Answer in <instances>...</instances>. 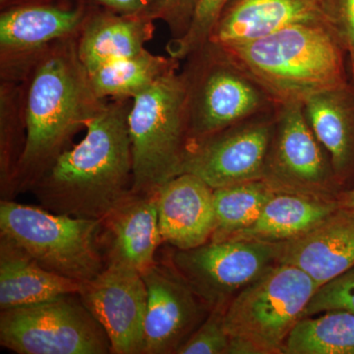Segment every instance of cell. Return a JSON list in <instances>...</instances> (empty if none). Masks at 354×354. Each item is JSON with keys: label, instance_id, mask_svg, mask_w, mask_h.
Segmentation results:
<instances>
[{"label": "cell", "instance_id": "obj_30", "mask_svg": "<svg viewBox=\"0 0 354 354\" xmlns=\"http://www.w3.org/2000/svg\"><path fill=\"white\" fill-rule=\"evenodd\" d=\"M328 22L354 66V0H322Z\"/></svg>", "mask_w": 354, "mask_h": 354}, {"label": "cell", "instance_id": "obj_19", "mask_svg": "<svg viewBox=\"0 0 354 354\" xmlns=\"http://www.w3.org/2000/svg\"><path fill=\"white\" fill-rule=\"evenodd\" d=\"M155 22L151 16L118 13L99 6L77 39L81 62L91 73L145 50L155 35Z\"/></svg>", "mask_w": 354, "mask_h": 354}, {"label": "cell", "instance_id": "obj_1", "mask_svg": "<svg viewBox=\"0 0 354 354\" xmlns=\"http://www.w3.org/2000/svg\"><path fill=\"white\" fill-rule=\"evenodd\" d=\"M27 141L14 183V197L32 189L74 137L106 108L77 51V39L44 48L21 82Z\"/></svg>", "mask_w": 354, "mask_h": 354}, {"label": "cell", "instance_id": "obj_34", "mask_svg": "<svg viewBox=\"0 0 354 354\" xmlns=\"http://www.w3.org/2000/svg\"><path fill=\"white\" fill-rule=\"evenodd\" d=\"M9 1H11V0H0V6H6Z\"/></svg>", "mask_w": 354, "mask_h": 354}, {"label": "cell", "instance_id": "obj_4", "mask_svg": "<svg viewBox=\"0 0 354 354\" xmlns=\"http://www.w3.org/2000/svg\"><path fill=\"white\" fill-rule=\"evenodd\" d=\"M132 191L156 194L183 174L188 147L187 88L181 72L160 79L133 99L128 113Z\"/></svg>", "mask_w": 354, "mask_h": 354}, {"label": "cell", "instance_id": "obj_26", "mask_svg": "<svg viewBox=\"0 0 354 354\" xmlns=\"http://www.w3.org/2000/svg\"><path fill=\"white\" fill-rule=\"evenodd\" d=\"M277 190L264 179L214 190L216 227L209 241H225L257 220Z\"/></svg>", "mask_w": 354, "mask_h": 354}, {"label": "cell", "instance_id": "obj_24", "mask_svg": "<svg viewBox=\"0 0 354 354\" xmlns=\"http://www.w3.org/2000/svg\"><path fill=\"white\" fill-rule=\"evenodd\" d=\"M307 316L295 325L283 354H354V313L337 309Z\"/></svg>", "mask_w": 354, "mask_h": 354}, {"label": "cell", "instance_id": "obj_25", "mask_svg": "<svg viewBox=\"0 0 354 354\" xmlns=\"http://www.w3.org/2000/svg\"><path fill=\"white\" fill-rule=\"evenodd\" d=\"M27 141L21 83L0 81V191L12 200L14 183Z\"/></svg>", "mask_w": 354, "mask_h": 354}, {"label": "cell", "instance_id": "obj_8", "mask_svg": "<svg viewBox=\"0 0 354 354\" xmlns=\"http://www.w3.org/2000/svg\"><path fill=\"white\" fill-rule=\"evenodd\" d=\"M0 344L18 354H109L111 342L78 293L0 312Z\"/></svg>", "mask_w": 354, "mask_h": 354}, {"label": "cell", "instance_id": "obj_28", "mask_svg": "<svg viewBox=\"0 0 354 354\" xmlns=\"http://www.w3.org/2000/svg\"><path fill=\"white\" fill-rule=\"evenodd\" d=\"M225 309H213L188 337L178 354H227L230 337L223 323Z\"/></svg>", "mask_w": 354, "mask_h": 354}, {"label": "cell", "instance_id": "obj_10", "mask_svg": "<svg viewBox=\"0 0 354 354\" xmlns=\"http://www.w3.org/2000/svg\"><path fill=\"white\" fill-rule=\"evenodd\" d=\"M279 243L209 241L187 250L174 249L171 265L209 311L225 309L230 300L272 266Z\"/></svg>", "mask_w": 354, "mask_h": 354}, {"label": "cell", "instance_id": "obj_6", "mask_svg": "<svg viewBox=\"0 0 354 354\" xmlns=\"http://www.w3.org/2000/svg\"><path fill=\"white\" fill-rule=\"evenodd\" d=\"M0 235L15 242L44 269L78 283L92 281L108 266L102 220L1 200Z\"/></svg>", "mask_w": 354, "mask_h": 354}, {"label": "cell", "instance_id": "obj_22", "mask_svg": "<svg viewBox=\"0 0 354 354\" xmlns=\"http://www.w3.org/2000/svg\"><path fill=\"white\" fill-rule=\"evenodd\" d=\"M337 199L276 191L257 220L227 241L283 243L308 232L339 208Z\"/></svg>", "mask_w": 354, "mask_h": 354}, {"label": "cell", "instance_id": "obj_21", "mask_svg": "<svg viewBox=\"0 0 354 354\" xmlns=\"http://www.w3.org/2000/svg\"><path fill=\"white\" fill-rule=\"evenodd\" d=\"M82 285L44 269L15 242L0 235V310L75 295Z\"/></svg>", "mask_w": 354, "mask_h": 354}, {"label": "cell", "instance_id": "obj_33", "mask_svg": "<svg viewBox=\"0 0 354 354\" xmlns=\"http://www.w3.org/2000/svg\"><path fill=\"white\" fill-rule=\"evenodd\" d=\"M337 199L339 206L354 209V186L348 189L341 191Z\"/></svg>", "mask_w": 354, "mask_h": 354}, {"label": "cell", "instance_id": "obj_13", "mask_svg": "<svg viewBox=\"0 0 354 354\" xmlns=\"http://www.w3.org/2000/svg\"><path fill=\"white\" fill-rule=\"evenodd\" d=\"M78 295L106 330L111 353L144 354L147 288L138 271L109 263Z\"/></svg>", "mask_w": 354, "mask_h": 354}, {"label": "cell", "instance_id": "obj_3", "mask_svg": "<svg viewBox=\"0 0 354 354\" xmlns=\"http://www.w3.org/2000/svg\"><path fill=\"white\" fill-rule=\"evenodd\" d=\"M214 44L264 91L274 108L304 104L313 95L351 85L348 53L324 21L290 25L244 43Z\"/></svg>", "mask_w": 354, "mask_h": 354}, {"label": "cell", "instance_id": "obj_12", "mask_svg": "<svg viewBox=\"0 0 354 354\" xmlns=\"http://www.w3.org/2000/svg\"><path fill=\"white\" fill-rule=\"evenodd\" d=\"M252 118L188 147L183 174L214 189L264 178L276 116Z\"/></svg>", "mask_w": 354, "mask_h": 354}, {"label": "cell", "instance_id": "obj_20", "mask_svg": "<svg viewBox=\"0 0 354 354\" xmlns=\"http://www.w3.org/2000/svg\"><path fill=\"white\" fill-rule=\"evenodd\" d=\"M317 140L329 155L335 178L344 186L354 177V87L327 91L304 102Z\"/></svg>", "mask_w": 354, "mask_h": 354}, {"label": "cell", "instance_id": "obj_35", "mask_svg": "<svg viewBox=\"0 0 354 354\" xmlns=\"http://www.w3.org/2000/svg\"><path fill=\"white\" fill-rule=\"evenodd\" d=\"M351 76H353V86L354 87V66H351Z\"/></svg>", "mask_w": 354, "mask_h": 354}, {"label": "cell", "instance_id": "obj_14", "mask_svg": "<svg viewBox=\"0 0 354 354\" xmlns=\"http://www.w3.org/2000/svg\"><path fill=\"white\" fill-rule=\"evenodd\" d=\"M142 277L147 288L144 354L176 353L209 310L171 264L157 261Z\"/></svg>", "mask_w": 354, "mask_h": 354}, {"label": "cell", "instance_id": "obj_7", "mask_svg": "<svg viewBox=\"0 0 354 354\" xmlns=\"http://www.w3.org/2000/svg\"><path fill=\"white\" fill-rule=\"evenodd\" d=\"M186 60L181 73L187 88L189 146L274 106L264 91L211 41Z\"/></svg>", "mask_w": 354, "mask_h": 354}, {"label": "cell", "instance_id": "obj_29", "mask_svg": "<svg viewBox=\"0 0 354 354\" xmlns=\"http://www.w3.org/2000/svg\"><path fill=\"white\" fill-rule=\"evenodd\" d=\"M337 309L348 310L354 313V267L319 288L307 305L304 317Z\"/></svg>", "mask_w": 354, "mask_h": 354}, {"label": "cell", "instance_id": "obj_9", "mask_svg": "<svg viewBox=\"0 0 354 354\" xmlns=\"http://www.w3.org/2000/svg\"><path fill=\"white\" fill-rule=\"evenodd\" d=\"M99 6L95 0H11L0 6V81L22 82L44 48L78 39Z\"/></svg>", "mask_w": 354, "mask_h": 354}, {"label": "cell", "instance_id": "obj_23", "mask_svg": "<svg viewBox=\"0 0 354 354\" xmlns=\"http://www.w3.org/2000/svg\"><path fill=\"white\" fill-rule=\"evenodd\" d=\"M180 60L143 50L102 65L88 73L95 94L102 100L134 99L160 79L178 71Z\"/></svg>", "mask_w": 354, "mask_h": 354}, {"label": "cell", "instance_id": "obj_11", "mask_svg": "<svg viewBox=\"0 0 354 354\" xmlns=\"http://www.w3.org/2000/svg\"><path fill=\"white\" fill-rule=\"evenodd\" d=\"M276 127L264 180L274 190L337 199L332 162L309 127L304 104L277 106Z\"/></svg>", "mask_w": 354, "mask_h": 354}, {"label": "cell", "instance_id": "obj_16", "mask_svg": "<svg viewBox=\"0 0 354 354\" xmlns=\"http://www.w3.org/2000/svg\"><path fill=\"white\" fill-rule=\"evenodd\" d=\"M214 188L199 177L181 174L156 193L162 242L187 250L211 241L216 227Z\"/></svg>", "mask_w": 354, "mask_h": 354}, {"label": "cell", "instance_id": "obj_31", "mask_svg": "<svg viewBox=\"0 0 354 354\" xmlns=\"http://www.w3.org/2000/svg\"><path fill=\"white\" fill-rule=\"evenodd\" d=\"M197 2L198 0H162L156 19L167 24L171 39L180 38L189 28Z\"/></svg>", "mask_w": 354, "mask_h": 354}, {"label": "cell", "instance_id": "obj_32", "mask_svg": "<svg viewBox=\"0 0 354 354\" xmlns=\"http://www.w3.org/2000/svg\"><path fill=\"white\" fill-rule=\"evenodd\" d=\"M104 8L121 14L151 16L156 19L162 0H95Z\"/></svg>", "mask_w": 354, "mask_h": 354}, {"label": "cell", "instance_id": "obj_2", "mask_svg": "<svg viewBox=\"0 0 354 354\" xmlns=\"http://www.w3.org/2000/svg\"><path fill=\"white\" fill-rule=\"evenodd\" d=\"M132 99H109L88 123L85 137L67 149L32 191L44 209L74 218L102 220L132 192L128 113Z\"/></svg>", "mask_w": 354, "mask_h": 354}, {"label": "cell", "instance_id": "obj_5", "mask_svg": "<svg viewBox=\"0 0 354 354\" xmlns=\"http://www.w3.org/2000/svg\"><path fill=\"white\" fill-rule=\"evenodd\" d=\"M319 286L295 266H272L225 307L227 354H283V346Z\"/></svg>", "mask_w": 354, "mask_h": 354}, {"label": "cell", "instance_id": "obj_15", "mask_svg": "<svg viewBox=\"0 0 354 354\" xmlns=\"http://www.w3.org/2000/svg\"><path fill=\"white\" fill-rule=\"evenodd\" d=\"M279 263L306 272L319 288L354 267V209L339 206L292 241L279 243Z\"/></svg>", "mask_w": 354, "mask_h": 354}, {"label": "cell", "instance_id": "obj_27", "mask_svg": "<svg viewBox=\"0 0 354 354\" xmlns=\"http://www.w3.org/2000/svg\"><path fill=\"white\" fill-rule=\"evenodd\" d=\"M230 0H198L194 15L187 32L178 39H171L165 46L167 55L178 60L186 59L208 44L221 14Z\"/></svg>", "mask_w": 354, "mask_h": 354}, {"label": "cell", "instance_id": "obj_17", "mask_svg": "<svg viewBox=\"0 0 354 354\" xmlns=\"http://www.w3.org/2000/svg\"><path fill=\"white\" fill-rule=\"evenodd\" d=\"M102 221V242L108 264L127 266L143 274L157 263L162 242L157 195L132 192Z\"/></svg>", "mask_w": 354, "mask_h": 354}, {"label": "cell", "instance_id": "obj_18", "mask_svg": "<svg viewBox=\"0 0 354 354\" xmlns=\"http://www.w3.org/2000/svg\"><path fill=\"white\" fill-rule=\"evenodd\" d=\"M328 22L322 0H230L209 41L244 43L297 23Z\"/></svg>", "mask_w": 354, "mask_h": 354}]
</instances>
